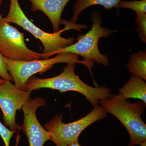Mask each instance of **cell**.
<instances>
[{
	"instance_id": "obj_1",
	"label": "cell",
	"mask_w": 146,
	"mask_h": 146,
	"mask_svg": "<svg viewBox=\"0 0 146 146\" xmlns=\"http://www.w3.org/2000/svg\"><path fill=\"white\" fill-rule=\"evenodd\" d=\"M75 63H68L63 68V72L56 76L41 79L32 76L27 82L23 90L31 92L42 88H49L60 91L61 93L73 91L83 95L94 107L101 100L112 96L111 89L104 86L93 87L84 83L76 74Z\"/></svg>"
},
{
	"instance_id": "obj_2",
	"label": "cell",
	"mask_w": 146,
	"mask_h": 146,
	"mask_svg": "<svg viewBox=\"0 0 146 146\" xmlns=\"http://www.w3.org/2000/svg\"><path fill=\"white\" fill-rule=\"evenodd\" d=\"M4 19L9 23H13L22 27L36 39H39L44 46L42 53L46 55L47 58L75 43L74 37L64 38L61 36L62 33L70 29L81 31V29L86 28V26L77 25L63 20V23L65 26L63 29L53 33L43 31L29 20L21 9L18 0H10L9 11Z\"/></svg>"
},
{
	"instance_id": "obj_3",
	"label": "cell",
	"mask_w": 146,
	"mask_h": 146,
	"mask_svg": "<svg viewBox=\"0 0 146 146\" xmlns=\"http://www.w3.org/2000/svg\"><path fill=\"white\" fill-rule=\"evenodd\" d=\"M100 103L125 128L130 137L128 146L140 145L146 141V124L141 117L145 112L146 103L141 100L131 103L119 94L101 100Z\"/></svg>"
},
{
	"instance_id": "obj_4",
	"label": "cell",
	"mask_w": 146,
	"mask_h": 146,
	"mask_svg": "<svg viewBox=\"0 0 146 146\" xmlns=\"http://www.w3.org/2000/svg\"><path fill=\"white\" fill-rule=\"evenodd\" d=\"M52 58L31 60L18 61L4 57L6 68L15 85L18 89L23 90L29 79L36 73L42 74L59 63H81L87 67L90 71L93 63L79 60V56L69 52H61L56 54Z\"/></svg>"
},
{
	"instance_id": "obj_5",
	"label": "cell",
	"mask_w": 146,
	"mask_h": 146,
	"mask_svg": "<svg viewBox=\"0 0 146 146\" xmlns=\"http://www.w3.org/2000/svg\"><path fill=\"white\" fill-rule=\"evenodd\" d=\"M90 21L92 26L91 29L85 34L79 35L77 42L68 46L58 51L56 54L61 52H69L80 56L84 61L93 62L104 66L109 65L108 57L100 52L98 42L100 38L107 37L115 31L101 26L102 17L97 11L91 13Z\"/></svg>"
},
{
	"instance_id": "obj_6",
	"label": "cell",
	"mask_w": 146,
	"mask_h": 146,
	"mask_svg": "<svg viewBox=\"0 0 146 146\" xmlns=\"http://www.w3.org/2000/svg\"><path fill=\"white\" fill-rule=\"evenodd\" d=\"M107 112L102 106L94 107L90 113L80 119L65 123L63 115H56L44 128L50 133V140L56 146H68L78 141L79 136L86 128L97 121L106 117Z\"/></svg>"
},
{
	"instance_id": "obj_7",
	"label": "cell",
	"mask_w": 146,
	"mask_h": 146,
	"mask_svg": "<svg viewBox=\"0 0 146 146\" xmlns=\"http://www.w3.org/2000/svg\"><path fill=\"white\" fill-rule=\"evenodd\" d=\"M23 33L9 25L0 14V54L4 57L18 61L47 59L46 55L28 48Z\"/></svg>"
},
{
	"instance_id": "obj_8",
	"label": "cell",
	"mask_w": 146,
	"mask_h": 146,
	"mask_svg": "<svg viewBox=\"0 0 146 146\" xmlns=\"http://www.w3.org/2000/svg\"><path fill=\"white\" fill-rule=\"evenodd\" d=\"M31 93L18 89L9 80L0 84V108L5 125L10 130L16 132V111H20L30 98Z\"/></svg>"
},
{
	"instance_id": "obj_9",
	"label": "cell",
	"mask_w": 146,
	"mask_h": 146,
	"mask_svg": "<svg viewBox=\"0 0 146 146\" xmlns=\"http://www.w3.org/2000/svg\"><path fill=\"white\" fill-rule=\"evenodd\" d=\"M46 104V100L42 98H30L22 107L24 118L20 128L26 135L29 146H44L50 140V133L40 124L36 116L37 108Z\"/></svg>"
},
{
	"instance_id": "obj_10",
	"label": "cell",
	"mask_w": 146,
	"mask_h": 146,
	"mask_svg": "<svg viewBox=\"0 0 146 146\" xmlns=\"http://www.w3.org/2000/svg\"><path fill=\"white\" fill-rule=\"evenodd\" d=\"M31 3V10L40 11L48 18L52 24L53 33L59 31L62 23L61 15L65 7L70 0H29Z\"/></svg>"
},
{
	"instance_id": "obj_11",
	"label": "cell",
	"mask_w": 146,
	"mask_h": 146,
	"mask_svg": "<svg viewBox=\"0 0 146 146\" xmlns=\"http://www.w3.org/2000/svg\"><path fill=\"white\" fill-rule=\"evenodd\" d=\"M119 94L125 100L138 99L146 104V83L141 78L131 75L128 81L119 89Z\"/></svg>"
},
{
	"instance_id": "obj_12",
	"label": "cell",
	"mask_w": 146,
	"mask_h": 146,
	"mask_svg": "<svg viewBox=\"0 0 146 146\" xmlns=\"http://www.w3.org/2000/svg\"><path fill=\"white\" fill-rule=\"evenodd\" d=\"M73 7V16L71 22L76 23L78 16L85 9L95 5L104 7L105 9L110 10L113 8L117 9L118 4L122 0H75Z\"/></svg>"
},
{
	"instance_id": "obj_13",
	"label": "cell",
	"mask_w": 146,
	"mask_h": 146,
	"mask_svg": "<svg viewBox=\"0 0 146 146\" xmlns=\"http://www.w3.org/2000/svg\"><path fill=\"white\" fill-rule=\"evenodd\" d=\"M128 71L132 75L146 80V52L140 50L131 56L127 64Z\"/></svg>"
},
{
	"instance_id": "obj_14",
	"label": "cell",
	"mask_w": 146,
	"mask_h": 146,
	"mask_svg": "<svg viewBox=\"0 0 146 146\" xmlns=\"http://www.w3.org/2000/svg\"><path fill=\"white\" fill-rule=\"evenodd\" d=\"M118 8L128 9L134 11L136 13H146V0L121 1L118 4Z\"/></svg>"
},
{
	"instance_id": "obj_15",
	"label": "cell",
	"mask_w": 146,
	"mask_h": 146,
	"mask_svg": "<svg viewBox=\"0 0 146 146\" xmlns=\"http://www.w3.org/2000/svg\"><path fill=\"white\" fill-rule=\"evenodd\" d=\"M135 22L138 28L137 31L142 41L146 43V13H136Z\"/></svg>"
},
{
	"instance_id": "obj_16",
	"label": "cell",
	"mask_w": 146,
	"mask_h": 146,
	"mask_svg": "<svg viewBox=\"0 0 146 146\" xmlns=\"http://www.w3.org/2000/svg\"><path fill=\"white\" fill-rule=\"evenodd\" d=\"M16 132L8 129L0 122V136L2 138L5 146H9L11 139Z\"/></svg>"
},
{
	"instance_id": "obj_17",
	"label": "cell",
	"mask_w": 146,
	"mask_h": 146,
	"mask_svg": "<svg viewBox=\"0 0 146 146\" xmlns=\"http://www.w3.org/2000/svg\"><path fill=\"white\" fill-rule=\"evenodd\" d=\"M0 77L5 80L13 81L10 74L6 68L3 56L0 54Z\"/></svg>"
},
{
	"instance_id": "obj_18",
	"label": "cell",
	"mask_w": 146,
	"mask_h": 146,
	"mask_svg": "<svg viewBox=\"0 0 146 146\" xmlns=\"http://www.w3.org/2000/svg\"><path fill=\"white\" fill-rule=\"evenodd\" d=\"M68 146H81L80 145V144L79 143L78 141H76L74 143H73L70 144V145H69Z\"/></svg>"
},
{
	"instance_id": "obj_19",
	"label": "cell",
	"mask_w": 146,
	"mask_h": 146,
	"mask_svg": "<svg viewBox=\"0 0 146 146\" xmlns=\"http://www.w3.org/2000/svg\"><path fill=\"white\" fill-rule=\"evenodd\" d=\"M5 81V80H4L2 78H0V84L3 83Z\"/></svg>"
},
{
	"instance_id": "obj_20",
	"label": "cell",
	"mask_w": 146,
	"mask_h": 146,
	"mask_svg": "<svg viewBox=\"0 0 146 146\" xmlns=\"http://www.w3.org/2000/svg\"><path fill=\"white\" fill-rule=\"evenodd\" d=\"M5 0H0V7H1V5L3 3V2Z\"/></svg>"
}]
</instances>
